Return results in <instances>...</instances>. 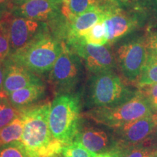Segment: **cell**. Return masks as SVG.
I'll use <instances>...</instances> for the list:
<instances>
[{"mask_svg":"<svg viewBox=\"0 0 157 157\" xmlns=\"http://www.w3.org/2000/svg\"><path fill=\"white\" fill-rule=\"evenodd\" d=\"M111 2L105 7H98L90 9L68 21V42L81 38L86 31L99 21L103 20L105 8Z\"/></svg>","mask_w":157,"mask_h":157,"instance_id":"15","label":"cell"},{"mask_svg":"<svg viewBox=\"0 0 157 157\" xmlns=\"http://www.w3.org/2000/svg\"><path fill=\"white\" fill-rule=\"evenodd\" d=\"M0 157H31L21 141L5 145L0 148Z\"/></svg>","mask_w":157,"mask_h":157,"instance_id":"23","label":"cell"},{"mask_svg":"<svg viewBox=\"0 0 157 157\" xmlns=\"http://www.w3.org/2000/svg\"><path fill=\"white\" fill-rule=\"evenodd\" d=\"M3 82H4V63L0 61V97L5 98L7 97L5 95L3 89Z\"/></svg>","mask_w":157,"mask_h":157,"instance_id":"29","label":"cell"},{"mask_svg":"<svg viewBox=\"0 0 157 157\" xmlns=\"http://www.w3.org/2000/svg\"><path fill=\"white\" fill-rule=\"evenodd\" d=\"M137 92L129 88L113 70L93 74L88 101L93 109L113 107L129 101Z\"/></svg>","mask_w":157,"mask_h":157,"instance_id":"4","label":"cell"},{"mask_svg":"<svg viewBox=\"0 0 157 157\" xmlns=\"http://www.w3.org/2000/svg\"><path fill=\"white\" fill-rule=\"evenodd\" d=\"M111 0H63L61 4L62 15L68 21L85 13L90 9L98 7H105Z\"/></svg>","mask_w":157,"mask_h":157,"instance_id":"17","label":"cell"},{"mask_svg":"<svg viewBox=\"0 0 157 157\" xmlns=\"http://www.w3.org/2000/svg\"><path fill=\"white\" fill-rule=\"evenodd\" d=\"M60 8H61V3L56 2L50 0H28L14 7L11 14L45 22L56 17Z\"/></svg>","mask_w":157,"mask_h":157,"instance_id":"13","label":"cell"},{"mask_svg":"<svg viewBox=\"0 0 157 157\" xmlns=\"http://www.w3.org/2000/svg\"><path fill=\"white\" fill-rule=\"evenodd\" d=\"M50 101L22 109L24 119L21 142L31 157H54L61 154L63 146L51 134L49 127Z\"/></svg>","mask_w":157,"mask_h":157,"instance_id":"1","label":"cell"},{"mask_svg":"<svg viewBox=\"0 0 157 157\" xmlns=\"http://www.w3.org/2000/svg\"><path fill=\"white\" fill-rule=\"evenodd\" d=\"M157 148V142L148 141L136 146L116 148L111 153L113 157H145Z\"/></svg>","mask_w":157,"mask_h":157,"instance_id":"19","label":"cell"},{"mask_svg":"<svg viewBox=\"0 0 157 157\" xmlns=\"http://www.w3.org/2000/svg\"><path fill=\"white\" fill-rule=\"evenodd\" d=\"M50 1H52V2H59V3H61V4H62V2H63V0H50Z\"/></svg>","mask_w":157,"mask_h":157,"instance_id":"35","label":"cell"},{"mask_svg":"<svg viewBox=\"0 0 157 157\" xmlns=\"http://www.w3.org/2000/svg\"><path fill=\"white\" fill-rule=\"evenodd\" d=\"M62 154L64 157H95L98 155L90 151L77 142H73L64 146Z\"/></svg>","mask_w":157,"mask_h":157,"instance_id":"24","label":"cell"},{"mask_svg":"<svg viewBox=\"0 0 157 157\" xmlns=\"http://www.w3.org/2000/svg\"><path fill=\"white\" fill-rule=\"evenodd\" d=\"M95 157H113L112 155L110 154H98Z\"/></svg>","mask_w":157,"mask_h":157,"instance_id":"33","label":"cell"},{"mask_svg":"<svg viewBox=\"0 0 157 157\" xmlns=\"http://www.w3.org/2000/svg\"><path fill=\"white\" fill-rule=\"evenodd\" d=\"M82 76L80 58L62 42V52L49 74V82L57 95L71 93Z\"/></svg>","mask_w":157,"mask_h":157,"instance_id":"6","label":"cell"},{"mask_svg":"<svg viewBox=\"0 0 157 157\" xmlns=\"http://www.w3.org/2000/svg\"><path fill=\"white\" fill-rule=\"evenodd\" d=\"M157 83V53L148 50L137 87Z\"/></svg>","mask_w":157,"mask_h":157,"instance_id":"20","label":"cell"},{"mask_svg":"<svg viewBox=\"0 0 157 157\" xmlns=\"http://www.w3.org/2000/svg\"><path fill=\"white\" fill-rule=\"evenodd\" d=\"M23 126L24 119L21 109V113L18 117L0 129V144L5 146L16 141H21L23 132Z\"/></svg>","mask_w":157,"mask_h":157,"instance_id":"18","label":"cell"},{"mask_svg":"<svg viewBox=\"0 0 157 157\" xmlns=\"http://www.w3.org/2000/svg\"><path fill=\"white\" fill-rule=\"evenodd\" d=\"M121 2H122L124 3H131L135 1V0H120Z\"/></svg>","mask_w":157,"mask_h":157,"instance_id":"34","label":"cell"},{"mask_svg":"<svg viewBox=\"0 0 157 157\" xmlns=\"http://www.w3.org/2000/svg\"><path fill=\"white\" fill-rule=\"evenodd\" d=\"M3 63V89L7 96L13 92L31 84L42 83L36 74L23 66L15 64L8 60H5Z\"/></svg>","mask_w":157,"mask_h":157,"instance_id":"14","label":"cell"},{"mask_svg":"<svg viewBox=\"0 0 157 157\" xmlns=\"http://www.w3.org/2000/svg\"><path fill=\"white\" fill-rule=\"evenodd\" d=\"M117 148L157 141V113H151L123 126L111 128Z\"/></svg>","mask_w":157,"mask_h":157,"instance_id":"8","label":"cell"},{"mask_svg":"<svg viewBox=\"0 0 157 157\" xmlns=\"http://www.w3.org/2000/svg\"><path fill=\"white\" fill-rule=\"evenodd\" d=\"M45 94V86L42 83L34 84L13 92L7 96L15 108L21 110L34 105Z\"/></svg>","mask_w":157,"mask_h":157,"instance_id":"16","label":"cell"},{"mask_svg":"<svg viewBox=\"0 0 157 157\" xmlns=\"http://www.w3.org/2000/svg\"><path fill=\"white\" fill-rule=\"evenodd\" d=\"M152 5L154 11L156 12L157 15V0H152Z\"/></svg>","mask_w":157,"mask_h":157,"instance_id":"32","label":"cell"},{"mask_svg":"<svg viewBox=\"0 0 157 157\" xmlns=\"http://www.w3.org/2000/svg\"><path fill=\"white\" fill-rule=\"evenodd\" d=\"M44 23L12 14L1 21L0 23L5 27L8 35L10 55L24 48L37 37L46 33L47 25Z\"/></svg>","mask_w":157,"mask_h":157,"instance_id":"9","label":"cell"},{"mask_svg":"<svg viewBox=\"0 0 157 157\" xmlns=\"http://www.w3.org/2000/svg\"><path fill=\"white\" fill-rule=\"evenodd\" d=\"M78 39L87 44L97 45V46L107 44L106 29L103 20L94 25L92 28L84 33L81 38Z\"/></svg>","mask_w":157,"mask_h":157,"instance_id":"21","label":"cell"},{"mask_svg":"<svg viewBox=\"0 0 157 157\" xmlns=\"http://www.w3.org/2000/svg\"><path fill=\"white\" fill-rule=\"evenodd\" d=\"M74 142L80 143L96 154H111L117 148L112 129L110 132L96 127L82 125Z\"/></svg>","mask_w":157,"mask_h":157,"instance_id":"12","label":"cell"},{"mask_svg":"<svg viewBox=\"0 0 157 157\" xmlns=\"http://www.w3.org/2000/svg\"><path fill=\"white\" fill-rule=\"evenodd\" d=\"M62 52V43L48 33L35 39L5 60L23 66L34 74L50 71Z\"/></svg>","mask_w":157,"mask_h":157,"instance_id":"3","label":"cell"},{"mask_svg":"<svg viewBox=\"0 0 157 157\" xmlns=\"http://www.w3.org/2000/svg\"><path fill=\"white\" fill-rule=\"evenodd\" d=\"M54 157H64V156H63V154H62V153H61V154H60L57 155V156H54Z\"/></svg>","mask_w":157,"mask_h":157,"instance_id":"36","label":"cell"},{"mask_svg":"<svg viewBox=\"0 0 157 157\" xmlns=\"http://www.w3.org/2000/svg\"><path fill=\"white\" fill-rule=\"evenodd\" d=\"M26 1H28V0H10L12 7L13 9L14 7H17V6L21 5V4L25 2Z\"/></svg>","mask_w":157,"mask_h":157,"instance_id":"30","label":"cell"},{"mask_svg":"<svg viewBox=\"0 0 157 157\" xmlns=\"http://www.w3.org/2000/svg\"><path fill=\"white\" fill-rule=\"evenodd\" d=\"M72 51L82 59L90 73L96 74L111 71L116 67V56L110 45H93L84 43L79 39L68 42Z\"/></svg>","mask_w":157,"mask_h":157,"instance_id":"10","label":"cell"},{"mask_svg":"<svg viewBox=\"0 0 157 157\" xmlns=\"http://www.w3.org/2000/svg\"><path fill=\"white\" fill-rule=\"evenodd\" d=\"M12 7L10 0H0V22L11 14Z\"/></svg>","mask_w":157,"mask_h":157,"instance_id":"27","label":"cell"},{"mask_svg":"<svg viewBox=\"0 0 157 157\" xmlns=\"http://www.w3.org/2000/svg\"><path fill=\"white\" fill-rule=\"evenodd\" d=\"M148 54L146 38L135 37L123 42L116 52V62L126 82L137 85Z\"/></svg>","mask_w":157,"mask_h":157,"instance_id":"7","label":"cell"},{"mask_svg":"<svg viewBox=\"0 0 157 157\" xmlns=\"http://www.w3.org/2000/svg\"><path fill=\"white\" fill-rule=\"evenodd\" d=\"M146 38L148 50L157 53V32L151 33Z\"/></svg>","mask_w":157,"mask_h":157,"instance_id":"28","label":"cell"},{"mask_svg":"<svg viewBox=\"0 0 157 157\" xmlns=\"http://www.w3.org/2000/svg\"><path fill=\"white\" fill-rule=\"evenodd\" d=\"M138 91L148 103L152 112L157 113V83L140 86Z\"/></svg>","mask_w":157,"mask_h":157,"instance_id":"25","label":"cell"},{"mask_svg":"<svg viewBox=\"0 0 157 157\" xmlns=\"http://www.w3.org/2000/svg\"><path fill=\"white\" fill-rule=\"evenodd\" d=\"M153 113L150 105L138 91L126 103L113 107L93 108L84 113L98 124L116 128Z\"/></svg>","mask_w":157,"mask_h":157,"instance_id":"5","label":"cell"},{"mask_svg":"<svg viewBox=\"0 0 157 157\" xmlns=\"http://www.w3.org/2000/svg\"><path fill=\"white\" fill-rule=\"evenodd\" d=\"M145 157H157V148L155 149L154 151H152L151 152H150L148 154H147Z\"/></svg>","mask_w":157,"mask_h":157,"instance_id":"31","label":"cell"},{"mask_svg":"<svg viewBox=\"0 0 157 157\" xmlns=\"http://www.w3.org/2000/svg\"><path fill=\"white\" fill-rule=\"evenodd\" d=\"M21 113L19 110L10 102L8 98L0 97V129L14 120Z\"/></svg>","mask_w":157,"mask_h":157,"instance_id":"22","label":"cell"},{"mask_svg":"<svg viewBox=\"0 0 157 157\" xmlns=\"http://www.w3.org/2000/svg\"><path fill=\"white\" fill-rule=\"evenodd\" d=\"M2 145H1V144H0V148H1V147H2Z\"/></svg>","mask_w":157,"mask_h":157,"instance_id":"37","label":"cell"},{"mask_svg":"<svg viewBox=\"0 0 157 157\" xmlns=\"http://www.w3.org/2000/svg\"><path fill=\"white\" fill-rule=\"evenodd\" d=\"M48 121L51 134L57 141L64 146L73 143L82 125L79 96L57 95L51 103Z\"/></svg>","mask_w":157,"mask_h":157,"instance_id":"2","label":"cell"},{"mask_svg":"<svg viewBox=\"0 0 157 157\" xmlns=\"http://www.w3.org/2000/svg\"><path fill=\"white\" fill-rule=\"evenodd\" d=\"M10 52L8 35L5 27L0 23V61L4 62Z\"/></svg>","mask_w":157,"mask_h":157,"instance_id":"26","label":"cell"},{"mask_svg":"<svg viewBox=\"0 0 157 157\" xmlns=\"http://www.w3.org/2000/svg\"><path fill=\"white\" fill-rule=\"evenodd\" d=\"M106 29L108 44H111L138 26L140 23V15L123 10L117 0H113L105 10L103 19Z\"/></svg>","mask_w":157,"mask_h":157,"instance_id":"11","label":"cell"}]
</instances>
